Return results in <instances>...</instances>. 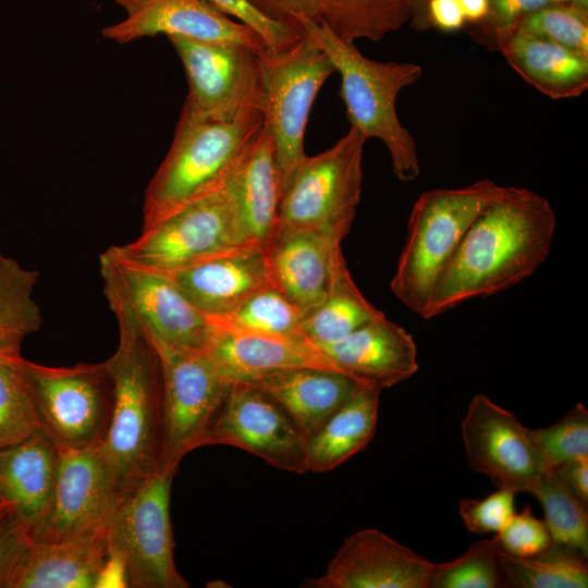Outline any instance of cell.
<instances>
[{"label": "cell", "mask_w": 588, "mask_h": 588, "mask_svg": "<svg viewBox=\"0 0 588 588\" xmlns=\"http://www.w3.org/2000/svg\"><path fill=\"white\" fill-rule=\"evenodd\" d=\"M226 15L236 17L252 27L266 42L268 49L278 50L295 42L304 32L272 22L255 11L246 0H206Z\"/></svg>", "instance_id": "obj_41"}, {"label": "cell", "mask_w": 588, "mask_h": 588, "mask_svg": "<svg viewBox=\"0 0 588 588\" xmlns=\"http://www.w3.org/2000/svg\"><path fill=\"white\" fill-rule=\"evenodd\" d=\"M414 8V14L412 22L417 30L426 29L429 26L427 17V3L428 0H411Z\"/></svg>", "instance_id": "obj_48"}, {"label": "cell", "mask_w": 588, "mask_h": 588, "mask_svg": "<svg viewBox=\"0 0 588 588\" xmlns=\"http://www.w3.org/2000/svg\"><path fill=\"white\" fill-rule=\"evenodd\" d=\"M427 17L430 27L445 32L457 30L466 22L457 0H428Z\"/></svg>", "instance_id": "obj_45"}, {"label": "cell", "mask_w": 588, "mask_h": 588, "mask_svg": "<svg viewBox=\"0 0 588 588\" xmlns=\"http://www.w3.org/2000/svg\"><path fill=\"white\" fill-rule=\"evenodd\" d=\"M228 184L244 243L265 247L275 230L281 198L273 137L265 124Z\"/></svg>", "instance_id": "obj_26"}, {"label": "cell", "mask_w": 588, "mask_h": 588, "mask_svg": "<svg viewBox=\"0 0 588 588\" xmlns=\"http://www.w3.org/2000/svg\"><path fill=\"white\" fill-rule=\"evenodd\" d=\"M414 14L411 0H320L318 21L347 44L379 41Z\"/></svg>", "instance_id": "obj_30"}, {"label": "cell", "mask_w": 588, "mask_h": 588, "mask_svg": "<svg viewBox=\"0 0 588 588\" xmlns=\"http://www.w3.org/2000/svg\"><path fill=\"white\" fill-rule=\"evenodd\" d=\"M466 21L480 23L489 10V0H457Z\"/></svg>", "instance_id": "obj_47"}, {"label": "cell", "mask_w": 588, "mask_h": 588, "mask_svg": "<svg viewBox=\"0 0 588 588\" xmlns=\"http://www.w3.org/2000/svg\"><path fill=\"white\" fill-rule=\"evenodd\" d=\"M301 25L340 73L339 96L345 105L351 127L366 140L377 138L384 144L400 181L416 180L420 174L417 145L399 119L396 99L404 88L419 81L421 66L412 62L370 60L354 44L341 40L321 23L305 19Z\"/></svg>", "instance_id": "obj_3"}, {"label": "cell", "mask_w": 588, "mask_h": 588, "mask_svg": "<svg viewBox=\"0 0 588 588\" xmlns=\"http://www.w3.org/2000/svg\"><path fill=\"white\" fill-rule=\"evenodd\" d=\"M319 348L343 373L380 391L409 379L419 368L412 334L384 314Z\"/></svg>", "instance_id": "obj_20"}, {"label": "cell", "mask_w": 588, "mask_h": 588, "mask_svg": "<svg viewBox=\"0 0 588 588\" xmlns=\"http://www.w3.org/2000/svg\"><path fill=\"white\" fill-rule=\"evenodd\" d=\"M209 319L216 328L230 332L308 340L302 329V311L272 285L254 293L230 313Z\"/></svg>", "instance_id": "obj_33"}, {"label": "cell", "mask_w": 588, "mask_h": 588, "mask_svg": "<svg viewBox=\"0 0 588 588\" xmlns=\"http://www.w3.org/2000/svg\"><path fill=\"white\" fill-rule=\"evenodd\" d=\"M101 443L58 450L50 505L34 541H60L106 526L123 491Z\"/></svg>", "instance_id": "obj_14"}, {"label": "cell", "mask_w": 588, "mask_h": 588, "mask_svg": "<svg viewBox=\"0 0 588 588\" xmlns=\"http://www.w3.org/2000/svg\"><path fill=\"white\" fill-rule=\"evenodd\" d=\"M1 501V500H0Z\"/></svg>", "instance_id": "obj_50"}, {"label": "cell", "mask_w": 588, "mask_h": 588, "mask_svg": "<svg viewBox=\"0 0 588 588\" xmlns=\"http://www.w3.org/2000/svg\"><path fill=\"white\" fill-rule=\"evenodd\" d=\"M246 383L259 389L287 414L305 443L362 385L341 371L323 368L290 369Z\"/></svg>", "instance_id": "obj_24"}, {"label": "cell", "mask_w": 588, "mask_h": 588, "mask_svg": "<svg viewBox=\"0 0 588 588\" xmlns=\"http://www.w3.org/2000/svg\"><path fill=\"white\" fill-rule=\"evenodd\" d=\"M243 449L282 470L307 471L306 443L287 414L246 382H233L206 438V445Z\"/></svg>", "instance_id": "obj_16"}, {"label": "cell", "mask_w": 588, "mask_h": 588, "mask_svg": "<svg viewBox=\"0 0 588 588\" xmlns=\"http://www.w3.org/2000/svg\"><path fill=\"white\" fill-rule=\"evenodd\" d=\"M11 512V505L5 501H0V519Z\"/></svg>", "instance_id": "obj_49"}, {"label": "cell", "mask_w": 588, "mask_h": 588, "mask_svg": "<svg viewBox=\"0 0 588 588\" xmlns=\"http://www.w3.org/2000/svg\"><path fill=\"white\" fill-rule=\"evenodd\" d=\"M553 469L576 495L588 503V458L569 461Z\"/></svg>", "instance_id": "obj_46"}, {"label": "cell", "mask_w": 588, "mask_h": 588, "mask_svg": "<svg viewBox=\"0 0 588 588\" xmlns=\"http://www.w3.org/2000/svg\"><path fill=\"white\" fill-rule=\"evenodd\" d=\"M497 555L504 578L519 588H586L587 558L580 552L553 542L544 551L528 558L511 555L497 544Z\"/></svg>", "instance_id": "obj_32"}, {"label": "cell", "mask_w": 588, "mask_h": 588, "mask_svg": "<svg viewBox=\"0 0 588 588\" xmlns=\"http://www.w3.org/2000/svg\"><path fill=\"white\" fill-rule=\"evenodd\" d=\"M32 541L10 513L0 519V588H9L10 580Z\"/></svg>", "instance_id": "obj_44"}, {"label": "cell", "mask_w": 588, "mask_h": 588, "mask_svg": "<svg viewBox=\"0 0 588 588\" xmlns=\"http://www.w3.org/2000/svg\"><path fill=\"white\" fill-rule=\"evenodd\" d=\"M494 538L500 549L518 558L536 555L553 543L544 520L537 518L529 506L515 513Z\"/></svg>", "instance_id": "obj_39"}, {"label": "cell", "mask_w": 588, "mask_h": 588, "mask_svg": "<svg viewBox=\"0 0 588 588\" xmlns=\"http://www.w3.org/2000/svg\"><path fill=\"white\" fill-rule=\"evenodd\" d=\"M126 17L102 29V36L118 44L164 34L198 40L229 41L257 51L268 49L248 25L232 21L206 0H115Z\"/></svg>", "instance_id": "obj_18"}, {"label": "cell", "mask_w": 588, "mask_h": 588, "mask_svg": "<svg viewBox=\"0 0 588 588\" xmlns=\"http://www.w3.org/2000/svg\"><path fill=\"white\" fill-rule=\"evenodd\" d=\"M515 28L588 56V12L569 2L542 8Z\"/></svg>", "instance_id": "obj_38"}, {"label": "cell", "mask_w": 588, "mask_h": 588, "mask_svg": "<svg viewBox=\"0 0 588 588\" xmlns=\"http://www.w3.org/2000/svg\"><path fill=\"white\" fill-rule=\"evenodd\" d=\"M503 584L493 537L474 542L454 560L433 564L428 588H498Z\"/></svg>", "instance_id": "obj_36"}, {"label": "cell", "mask_w": 588, "mask_h": 588, "mask_svg": "<svg viewBox=\"0 0 588 588\" xmlns=\"http://www.w3.org/2000/svg\"><path fill=\"white\" fill-rule=\"evenodd\" d=\"M19 353H0V449L40 430L35 401Z\"/></svg>", "instance_id": "obj_35"}, {"label": "cell", "mask_w": 588, "mask_h": 588, "mask_svg": "<svg viewBox=\"0 0 588 588\" xmlns=\"http://www.w3.org/2000/svg\"><path fill=\"white\" fill-rule=\"evenodd\" d=\"M555 229L556 215L543 196L504 186L475 218L442 269L424 319L527 279L549 256Z\"/></svg>", "instance_id": "obj_1"}, {"label": "cell", "mask_w": 588, "mask_h": 588, "mask_svg": "<svg viewBox=\"0 0 588 588\" xmlns=\"http://www.w3.org/2000/svg\"><path fill=\"white\" fill-rule=\"evenodd\" d=\"M569 0H489L486 19L480 22L488 30L495 34L515 28L529 14L558 3Z\"/></svg>", "instance_id": "obj_42"}, {"label": "cell", "mask_w": 588, "mask_h": 588, "mask_svg": "<svg viewBox=\"0 0 588 588\" xmlns=\"http://www.w3.org/2000/svg\"><path fill=\"white\" fill-rule=\"evenodd\" d=\"M546 469L566 462L588 458V411L577 403L555 424L530 429Z\"/></svg>", "instance_id": "obj_37"}, {"label": "cell", "mask_w": 588, "mask_h": 588, "mask_svg": "<svg viewBox=\"0 0 588 588\" xmlns=\"http://www.w3.org/2000/svg\"><path fill=\"white\" fill-rule=\"evenodd\" d=\"M530 494L541 504L553 542L588 556V503L554 469H547Z\"/></svg>", "instance_id": "obj_34"}, {"label": "cell", "mask_w": 588, "mask_h": 588, "mask_svg": "<svg viewBox=\"0 0 588 588\" xmlns=\"http://www.w3.org/2000/svg\"><path fill=\"white\" fill-rule=\"evenodd\" d=\"M262 126L260 112L232 122L180 115L170 149L146 188L142 230L222 186Z\"/></svg>", "instance_id": "obj_4"}, {"label": "cell", "mask_w": 588, "mask_h": 588, "mask_svg": "<svg viewBox=\"0 0 588 588\" xmlns=\"http://www.w3.org/2000/svg\"><path fill=\"white\" fill-rule=\"evenodd\" d=\"M38 273L0 253V353H19L23 340L37 332L42 316L33 293Z\"/></svg>", "instance_id": "obj_31"}, {"label": "cell", "mask_w": 588, "mask_h": 588, "mask_svg": "<svg viewBox=\"0 0 588 588\" xmlns=\"http://www.w3.org/2000/svg\"><path fill=\"white\" fill-rule=\"evenodd\" d=\"M515 492L499 488L485 499H463L458 513L466 528L474 534L499 532L515 514Z\"/></svg>", "instance_id": "obj_40"}, {"label": "cell", "mask_w": 588, "mask_h": 588, "mask_svg": "<svg viewBox=\"0 0 588 588\" xmlns=\"http://www.w3.org/2000/svg\"><path fill=\"white\" fill-rule=\"evenodd\" d=\"M434 563L373 529L346 539L311 588H428Z\"/></svg>", "instance_id": "obj_17"}, {"label": "cell", "mask_w": 588, "mask_h": 588, "mask_svg": "<svg viewBox=\"0 0 588 588\" xmlns=\"http://www.w3.org/2000/svg\"><path fill=\"white\" fill-rule=\"evenodd\" d=\"M243 245L226 181L114 248L130 261L168 272Z\"/></svg>", "instance_id": "obj_11"}, {"label": "cell", "mask_w": 588, "mask_h": 588, "mask_svg": "<svg viewBox=\"0 0 588 588\" xmlns=\"http://www.w3.org/2000/svg\"><path fill=\"white\" fill-rule=\"evenodd\" d=\"M163 273L208 318L230 313L271 285L265 247L253 244Z\"/></svg>", "instance_id": "obj_22"}, {"label": "cell", "mask_w": 588, "mask_h": 588, "mask_svg": "<svg viewBox=\"0 0 588 588\" xmlns=\"http://www.w3.org/2000/svg\"><path fill=\"white\" fill-rule=\"evenodd\" d=\"M461 433L468 465L499 488L530 493L547 470L530 429L481 393L469 402Z\"/></svg>", "instance_id": "obj_15"}, {"label": "cell", "mask_w": 588, "mask_h": 588, "mask_svg": "<svg viewBox=\"0 0 588 588\" xmlns=\"http://www.w3.org/2000/svg\"><path fill=\"white\" fill-rule=\"evenodd\" d=\"M383 314L359 291L340 250L323 302L302 320L305 336L318 348L336 342Z\"/></svg>", "instance_id": "obj_29"}, {"label": "cell", "mask_w": 588, "mask_h": 588, "mask_svg": "<svg viewBox=\"0 0 588 588\" xmlns=\"http://www.w3.org/2000/svg\"><path fill=\"white\" fill-rule=\"evenodd\" d=\"M179 464L126 487L106 524V540L123 587L187 588L174 563L170 498Z\"/></svg>", "instance_id": "obj_6"}, {"label": "cell", "mask_w": 588, "mask_h": 588, "mask_svg": "<svg viewBox=\"0 0 588 588\" xmlns=\"http://www.w3.org/2000/svg\"><path fill=\"white\" fill-rule=\"evenodd\" d=\"M264 124L274 143L281 194L305 159L304 135L316 95L335 71L327 53L303 34L292 45L259 53Z\"/></svg>", "instance_id": "obj_7"}, {"label": "cell", "mask_w": 588, "mask_h": 588, "mask_svg": "<svg viewBox=\"0 0 588 588\" xmlns=\"http://www.w3.org/2000/svg\"><path fill=\"white\" fill-rule=\"evenodd\" d=\"M264 17L304 32L301 22L305 19L319 23L320 0H246Z\"/></svg>", "instance_id": "obj_43"}, {"label": "cell", "mask_w": 588, "mask_h": 588, "mask_svg": "<svg viewBox=\"0 0 588 588\" xmlns=\"http://www.w3.org/2000/svg\"><path fill=\"white\" fill-rule=\"evenodd\" d=\"M99 265L103 283L128 304L157 351L207 350L215 326L167 274L127 260L114 246L100 255Z\"/></svg>", "instance_id": "obj_12"}, {"label": "cell", "mask_w": 588, "mask_h": 588, "mask_svg": "<svg viewBox=\"0 0 588 588\" xmlns=\"http://www.w3.org/2000/svg\"><path fill=\"white\" fill-rule=\"evenodd\" d=\"M503 187L481 180L461 188H434L419 195L390 282L393 295L406 308L425 318L439 274L468 226Z\"/></svg>", "instance_id": "obj_5"}, {"label": "cell", "mask_w": 588, "mask_h": 588, "mask_svg": "<svg viewBox=\"0 0 588 588\" xmlns=\"http://www.w3.org/2000/svg\"><path fill=\"white\" fill-rule=\"evenodd\" d=\"M492 40L510 66L547 97L575 98L588 88V56L518 28L498 33Z\"/></svg>", "instance_id": "obj_27"}, {"label": "cell", "mask_w": 588, "mask_h": 588, "mask_svg": "<svg viewBox=\"0 0 588 588\" xmlns=\"http://www.w3.org/2000/svg\"><path fill=\"white\" fill-rule=\"evenodd\" d=\"M206 351L232 382H249L297 368L341 371L308 340L235 333L215 327Z\"/></svg>", "instance_id": "obj_25"}, {"label": "cell", "mask_w": 588, "mask_h": 588, "mask_svg": "<svg viewBox=\"0 0 588 588\" xmlns=\"http://www.w3.org/2000/svg\"><path fill=\"white\" fill-rule=\"evenodd\" d=\"M40 430L58 450L103 442L113 408V379L107 362L50 367L23 360Z\"/></svg>", "instance_id": "obj_9"}, {"label": "cell", "mask_w": 588, "mask_h": 588, "mask_svg": "<svg viewBox=\"0 0 588 588\" xmlns=\"http://www.w3.org/2000/svg\"><path fill=\"white\" fill-rule=\"evenodd\" d=\"M119 326L107 359L113 379L110 427L101 443L122 491L163 467L164 397L160 355L124 298L103 283Z\"/></svg>", "instance_id": "obj_2"}, {"label": "cell", "mask_w": 588, "mask_h": 588, "mask_svg": "<svg viewBox=\"0 0 588 588\" xmlns=\"http://www.w3.org/2000/svg\"><path fill=\"white\" fill-rule=\"evenodd\" d=\"M341 243L317 231L278 225L265 246L271 285L303 314L324 299Z\"/></svg>", "instance_id": "obj_19"}, {"label": "cell", "mask_w": 588, "mask_h": 588, "mask_svg": "<svg viewBox=\"0 0 588 588\" xmlns=\"http://www.w3.org/2000/svg\"><path fill=\"white\" fill-rule=\"evenodd\" d=\"M59 451L42 431L0 449V500L34 541L48 512Z\"/></svg>", "instance_id": "obj_23"}, {"label": "cell", "mask_w": 588, "mask_h": 588, "mask_svg": "<svg viewBox=\"0 0 588 588\" xmlns=\"http://www.w3.org/2000/svg\"><path fill=\"white\" fill-rule=\"evenodd\" d=\"M380 392L362 384L328 418L306 442L307 471H330L366 448L376 431Z\"/></svg>", "instance_id": "obj_28"}, {"label": "cell", "mask_w": 588, "mask_h": 588, "mask_svg": "<svg viewBox=\"0 0 588 588\" xmlns=\"http://www.w3.org/2000/svg\"><path fill=\"white\" fill-rule=\"evenodd\" d=\"M163 375V466L206 445L232 381L205 352L158 351Z\"/></svg>", "instance_id": "obj_13"}, {"label": "cell", "mask_w": 588, "mask_h": 588, "mask_svg": "<svg viewBox=\"0 0 588 588\" xmlns=\"http://www.w3.org/2000/svg\"><path fill=\"white\" fill-rule=\"evenodd\" d=\"M365 142L351 127L329 149L306 156L281 194L277 224L317 231L341 243L360 200Z\"/></svg>", "instance_id": "obj_8"}, {"label": "cell", "mask_w": 588, "mask_h": 588, "mask_svg": "<svg viewBox=\"0 0 588 588\" xmlns=\"http://www.w3.org/2000/svg\"><path fill=\"white\" fill-rule=\"evenodd\" d=\"M185 69L188 94L181 115L232 122L264 114L259 53L246 45L168 36Z\"/></svg>", "instance_id": "obj_10"}, {"label": "cell", "mask_w": 588, "mask_h": 588, "mask_svg": "<svg viewBox=\"0 0 588 588\" xmlns=\"http://www.w3.org/2000/svg\"><path fill=\"white\" fill-rule=\"evenodd\" d=\"M108 574L118 573L105 526L60 541H32L9 588H95L108 581Z\"/></svg>", "instance_id": "obj_21"}]
</instances>
